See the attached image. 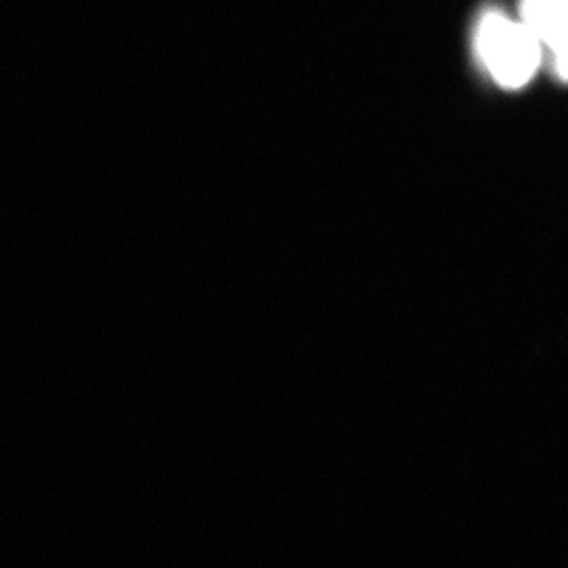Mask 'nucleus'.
<instances>
[{
  "label": "nucleus",
  "mask_w": 568,
  "mask_h": 568,
  "mask_svg": "<svg viewBox=\"0 0 568 568\" xmlns=\"http://www.w3.org/2000/svg\"><path fill=\"white\" fill-rule=\"evenodd\" d=\"M475 43L478 58L495 83L509 91L525 87L536 75L545 54L525 21H514L499 11L484 13Z\"/></svg>",
  "instance_id": "1"
},
{
  "label": "nucleus",
  "mask_w": 568,
  "mask_h": 568,
  "mask_svg": "<svg viewBox=\"0 0 568 568\" xmlns=\"http://www.w3.org/2000/svg\"><path fill=\"white\" fill-rule=\"evenodd\" d=\"M520 16L550 55L556 74L568 81V0H523Z\"/></svg>",
  "instance_id": "2"
}]
</instances>
